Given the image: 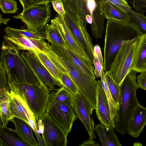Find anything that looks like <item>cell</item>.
Listing matches in <instances>:
<instances>
[{"instance_id": "cell-43", "label": "cell", "mask_w": 146, "mask_h": 146, "mask_svg": "<svg viewBox=\"0 0 146 146\" xmlns=\"http://www.w3.org/2000/svg\"><path fill=\"white\" fill-rule=\"evenodd\" d=\"M94 56L96 57L99 60L101 64L103 66L104 60L100 46L96 44L94 46Z\"/></svg>"}, {"instance_id": "cell-24", "label": "cell", "mask_w": 146, "mask_h": 146, "mask_svg": "<svg viewBox=\"0 0 146 146\" xmlns=\"http://www.w3.org/2000/svg\"><path fill=\"white\" fill-rule=\"evenodd\" d=\"M14 130L0 125V146H28Z\"/></svg>"}, {"instance_id": "cell-48", "label": "cell", "mask_w": 146, "mask_h": 146, "mask_svg": "<svg viewBox=\"0 0 146 146\" xmlns=\"http://www.w3.org/2000/svg\"><path fill=\"white\" fill-rule=\"evenodd\" d=\"M54 0H48V2L49 3L50 2L51 3L52 1H54ZM61 0L62 1V2H63V3L65 2L66 0Z\"/></svg>"}, {"instance_id": "cell-45", "label": "cell", "mask_w": 146, "mask_h": 146, "mask_svg": "<svg viewBox=\"0 0 146 146\" xmlns=\"http://www.w3.org/2000/svg\"><path fill=\"white\" fill-rule=\"evenodd\" d=\"M38 132L39 134H42L44 129V125L42 119H39L36 120Z\"/></svg>"}, {"instance_id": "cell-39", "label": "cell", "mask_w": 146, "mask_h": 146, "mask_svg": "<svg viewBox=\"0 0 146 146\" xmlns=\"http://www.w3.org/2000/svg\"><path fill=\"white\" fill-rule=\"evenodd\" d=\"M52 3L54 10L58 14L64 19L65 12L63 3L61 0H55L52 1Z\"/></svg>"}, {"instance_id": "cell-47", "label": "cell", "mask_w": 146, "mask_h": 146, "mask_svg": "<svg viewBox=\"0 0 146 146\" xmlns=\"http://www.w3.org/2000/svg\"><path fill=\"white\" fill-rule=\"evenodd\" d=\"M10 20L9 19H4L2 17L1 14L0 15V24L3 23L4 25H7L8 21Z\"/></svg>"}, {"instance_id": "cell-34", "label": "cell", "mask_w": 146, "mask_h": 146, "mask_svg": "<svg viewBox=\"0 0 146 146\" xmlns=\"http://www.w3.org/2000/svg\"><path fill=\"white\" fill-rule=\"evenodd\" d=\"M60 78L63 87L72 92L75 96L80 93L74 82L67 73L60 72Z\"/></svg>"}, {"instance_id": "cell-22", "label": "cell", "mask_w": 146, "mask_h": 146, "mask_svg": "<svg viewBox=\"0 0 146 146\" xmlns=\"http://www.w3.org/2000/svg\"><path fill=\"white\" fill-rule=\"evenodd\" d=\"M75 96L64 87L51 91L50 93L45 113L48 112L54 104L59 103H66L74 106Z\"/></svg>"}, {"instance_id": "cell-10", "label": "cell", "mask_w": 146, "mask_h": 146, "mask_svg": "<svg viewBox=\"0 0 146 146\" xmlns=\"http://www.w3.org/2000/svg\"><path fill=\"white\" fill-rule=\"evenodd\" d=\"M42 119L44 129L42 137L45 146H66L67 135L63 129L52 120L48 113L44 114Z\"/></svg>"}, {"instance_id": "cell-3", "label": "cell", "mask_w": 146, "mask_h": 146, "mask_svg": "<svg viewBox=\"0 0 146 146\" xmlns=\"http://www.w3.org/2000/svg\"><path fill=\"white\" fill-rule=\"evenodd\" d=\"M136 73L131 70L120 85V100L118 109L114 118L117 131L123 135L127 133L130 120L138 104L137 90L140 88L136 82Z\"/></svg>"}, {"instance_id": "cell-30", "label": "cell", "mask_w": 146, "mask_h": 146, "mask_svg": "<svg viewBox=\"0 0 146 146\" xmlns=\"http://www.w3.org/2000/svg\"><path fill=\"white\" fill-rule=\"evenodd\" d=\"M7 92L11 101L10 106L13 117H18L29 124L26 115L25 108L23 105L13 96L9 90H7Z\"/></svg>"}, {"instance_id": "cell-19", "label": "cell", "mask_w": 146, "mask_h": 146, "mask_svg": "<svg viewBox=\"0 0 146 146\" xmlns=\"http://www.w3.org/2000/svg\"><path fill=\"white\" fill-rule=\"evenodd\" d=\"M146 125V108L139 103L130 120L127 133L133 137H138Z\"/></svg>"}, {"instance_id": "cell-18", "label": "cell", "mask_w": 146, "mask_h": 146, "mask_svg": "<svg viewBox=\"0 0 146 146\" xmlns=\"http://www.w3.org/2000/svg\"><path fill=\"white\" fill-rule=\"evenodd\" d=\"M60 47L66 56L78 70L88 76L96 79L93 65L90 61L76 54L70 47Z\"/></svg>"}, {"instance_id": "cell-35", "label": "cell", "mask_w": 146, "mask_h": 146, "mask_svg": "<svg viewBox=\"0 0 146 146\" xmlns=\"http://www.w3.org/2000/svg\"><path fill=\"white\" fill-rule=\"evenodd\" d=\"M0 8L4 13L15 14L19 10L15 0H0Z\"/></svg>"}, {"instance_id": "cell-20", "label": "cell", "mask_w": 146, "mask_h": 146, "mask_svg": "<svg viewBox=\"0 0 146 146\" xmlns=\"http://www.w3.org/2000/svg\"><path fill=\"white\" fill-rule=\"evenodd\" d=\"M100 9L107 20L127 23L130 17L127 12H125L114 5L104 0H99Z\"/></svg>"}, {"instance_id": "cell-32", "label": "cell", "mask_w": 146, "mask_h": 146, "mask_svg": "<svg viewBox=\"0 0 146 146\" xmlns=\"http://www.w3.org/2000/svg\"><path fill=\"white\" fill-rule=\"evenodd\" d=\"M100 79L102 85L105 92L108 102L111 117L112 119L114 121V119L116 114L117 111L116 106L110 91L106 79L105 72L103 70L102 71V75Z\"/></svg>"}, {"instance_id": "cell-12", "label": "cell", "mask_w": 146, "mask_h": 146, "mask_svg": "<svg viewBox=\"0 0 146 146\" xmlns=\"http://www.w3.org/2000/svg\"><path fill=\"white\" fill-rule=\"evenodd\" d=\"M14 50L16 81L11 82L32 85H40L42 82L38 78L29 65L21 55L19 51L15 46Z\"/></svg>"}, {"instance_id": "cell-50", "label": "cell", "mask_w": 146, "mask_h": 146, "mask_svg": "<svg viewBox=\"0 0 146 146\" xmlns=\"http://www.w3.org/2000/svg\"></svg>"}, {"instance_id": "cell-8", "label": "cell", "mask_w": 146, "mask_h": 146, "mask_svg": "<svg viewBox=\"0 0 146 146\" xmlns=\"http://www.w3.org/2000/svg\"><path fill=\"white\" fill-rule=\"evenodd\" d=\"M51 118L59 125L68 135L74 122L77 118L74 106L66 103L56 104L48 112Z\"/></svg>"}, {"instance_id": "cell-1", "label": "cell", "mask_w": 146, "mask_h": 146, "mask_svg": "<svg viewBox=\"0 0 146 146\" xmlns=\"http://www.w3.org/2000/svg\"><path fill=\"white\" fill-rule=\"evenodd\" d=\"M143 33L139 27L130 21L125 23L107 20L104 49L103 69L105 72L109 70L119 48L135 41Z\"/></svg>"}, {"instance_id": "cell-14", "label": "cell", "mask_w": 146, "mask_h": 146, "mask_svg": "<svg viewBox=\"0 0 146 146\" xmlns=\"http://www.w3.org/2000/svg\"><path fill=\"white\" fill-rule=\"evenodd\" d=\"M58 27L68 45L76 54L90 61V58L80 45L79 43L65 23L64 19L58 14L51 21Z\"/></svg>"}, {"instance_id": "cell-21", "label": "cell", "mask_w": 146, "mask_h": 146, "mask_svg": "<svg viewBox=\"0 0 146 146\" xmlns=\"http://www.w3.org/2000/svg\"><path fill=\"white\" fill-rule=\"evenodd\" d=\"M10 121L15 125L14 131L23 141L29 146H39L33 136V129L29 124L15 117H13Z\"/></svg>"}, {"instance_id": "cell-40", "label": "cell", "mask_w": 146, "mask_h": 146, "mask_svg": "<svg viewBox=\"0 0 146 146\" xmlns=\"http://www.w3.org/2000/svg\"><path fill=\"white\" fill-rule=\"evenodd\" d=\"M93 65L94 66V73L96 77L98 79L101 77L102 75V71L103 69L102 66L99 62L98 59L95 56H94Z\"/></svg>"}, {"instance_id": "cell-36", "label": "cell", "mask_w": 146, "mask_h": 146, "mask_svg": "<svg viewBox=\"0 0 146 146\" xmlns=\"http://www.w3.org/2000/svg\"><path fill=\"white\" fill-rule=\"evenodd\" d=\"M0 89H5L9 90L8 85L7 73L3 64L0 62Z\"/></svg>"}, {"instance_id": "cell-31", "label": "cell", "mask_w": 146, "mask_h": 146, "mask_svg": "<svg viewBox=\"0 0 146 146\" xmlns=\"http://www.w3.org/2000/svg\"><path fill=\"white\" fill-rule=\"evenodd\" d=\"M105 76L109 89L116 106L117 110L119 108L120 100V86L117 84L106 72Z\"/></svg>"}, {"instance_id": "cell-7", "label": "cell", "mask_w": 146, "mask_h": 146, "mask_svg": "<svg viewBox=\"0 0 146 146\" xmlns=\"http://www.w3.org/2000/svg\"><path fill=\"white\" fill-rule=\"evenodd\" d=\"M136 40L119 48L109 70L106 72L119 85H121L126 76L131 71Z\"/></svg>"}, {"instance_id": "cell-49", "label": "cell", "mask_w": 146, "mask_h": 146, "mask_svg": "<svg viewBox=\"0 0 146 146\" xmlns=\"http://www.w3.org/2000/svg\"><path fill=\"white\" fill-rule=\"evenodd\" d=\"M46 3H48V0H44Z\"/></svg>"}, {"instance_id": "cell-33", "label": "cell", "mask_w": 146, "mask_h": 146, "mask_svg": "<svg viewBox=\"0 0 146 146\" xmlns=\"http://www.w3.org/2000/svg\"><path fill=\"white\" fill-rule=\"evenodd\" d=\"M127 13L130 16L129 21L136 24L141 30L146 33V16L144 14L136 12L131 8L128 9Z\"/></svg>"}, {"instance_id": "cell-26", "label": "cell", "mask_w": 146, "mask_h": 146, "mask_svg": "<svg viewBox=\"0 0 146 146\" xmlns=\"http://www.w3.org/2000/svg\"><path fill=\"white\" fill-rule=\"evenodd\" d=\"M44 33L46 39L50 44L65 48L70 47L54 24H47L45 27Z\"/></svg>"}, {"instance_id": "cell-38", "label": "cell", "mask_w": 146, "mask_h": 146, "mask_svg": "<svg viewBox=\"0 0 146 146\" xmlns=\"http://www.w3.org/2000/svg\"><path fill=\"white\" fill-rule=\"evenodd\" d=\"M104 0L114 5L122 10L128 12V9L131 7L126 0Z\"/></svg>"}, {"instance_id": "cell-41", "label": "cell", "mask_w": 146, "mask_h": 146, "mask_svg": "<svg viewBox=\"0 0 146 146\" xmlns=\"http://www.w3.org/2000/svg\"><path fill=\"white\" fill-rule=\"evenodd\" d=\"M24 10L36 4L46 2L44 0H19Z\"/></svg>"}, {"instance_id": "cell-27", "label": "cell", "mask_w": 146, "mask_h": 146, "mask_svg": "<svg viewBox=\"0 0 146 146\" xmlns=\"http://www.w3.org/2000/svg\"><path fill=\"white\" fill-rule=\"evenodd\" d=\"M7 90L3 88L0 90V125L3 126H7L13 117L11 109V101Z\"/></svg>"}, {"instance_id": "cell-37", "label": "cell", "mask_w": 146, "mask_h": 146, "mask_svg": "<svg viewBox=\"0 0 146 146\" xmlns=\"http://www.w3.org/2000/svg\"><path fill=\"white\" fill-rule=\"evenodd\" d=\"M132 5L135 11L143 14L146 13V0H126Z\"/></svg>"}, {"instance_id": "cell-9", "label": "cell", "mask_w": 146, "mask_h": 146, "mask_svg": "<svg viewBox=\"0 0 146 146\" xmlns=\"http://www.w3.org/2000/svg\"><path fill=\"white\" fill-rule=\"evenodd\" d=\"M20 54L38 78L51 91L57 89L56 86L63 87L42 64L33 51H23Z\"/></svg>"}, {"instance_id": "cell-15", "label": "cell", "mask_w": 146, "mask_h": 146, "mask_svg": "<svg viewBox=\"0 0 146 146\" xmlns=\"http://www.w3.org/2000/svg\"><path fill=\"white\" fill-rule=\"evenodd\" d=\"M15 45L10 41L4 39L1 48L0 62L5 66L8 82L16 81L14 48Z\"/></svg>"}, {"instance_id": "cell-2", "label": "cell", "mask_w": 146, "mask_h": 146, "mask_svg": "<svg viewBox=\"0 0 146 146\" xmlns=\"http://www.w3.org/2000/svg\"><path fill=\"white\" fill-rule=\"evenodd\" d=\"M50 45L51 49L46 54L60 72L69 75L80 92L95 109L98 81L78 70L66 56L60 46L51 44Z\"/></svg>"}, {"instance_id": "cell-28", "label": "cell", "mask_w": 146, "mask_h": 146, "mask_svg": "<svg viewBox=\"0 0 146 146\" xmlns=\"http://www.w3.org/2000/svg\"><path fill=\"white\" fill-rule=\"evenodd\" d=\"M6 36L10 38H28L46 39L45 33L33 32L26 29H19L7 26L4 29Z\"/></svg>"}, {"instance_id": "cell-16", "label": "cell", "mask_w": 146, "mask_h": 146, "mask_svg": "<svg viewBox=\"0 0 146 146\" xmlns=\"http://www.w3.org/2000/svg\"><path fill=\"white\" fill-rule=\"evenodd\" d=\"M4 39L12 42L19 51H32L39 50L45 53L48 52L51 49L50 45L44 39H38L28 38H10L5 36Z\"/></svg>"}, {"instance_id": "cell-17", "label": "cell", "mask_w": 146, "mask_h": 146, "mask_svg": "<svg viewBox=\"0 0 146 146\" xmlns=\"http://www.w3.org/2000/svg\"><path fill=\"white\" fill-rule=\"evenodd\" d=\"M131 70L137 73L146 72V33L140 35L136 40Z\"/></svg>"}, {"instance_id": "cell-11", "label": "cell", "mask_w": 146, "mask_h": 146, "mask_svg": "<svg viewBox=\"0 0 146 146\" xmlns=\"http://www.w3.org/2000/svg\"><path fill=\"white\" fill-rule=\"evenodd\" d=\"M74 106L77 117L80 119L85 127L90 138L95 139L96 137L94 132V123L92 115L94 109L80 93L75 96Z\"/></svg>"}, {"instance_id": "cell-5", "label": "cell", "mask_w": 146, "mask_h": 146, "mask_svg": "<svg viewBox=\"0 0 146 146\" xmlns=\"http://www.w3.org/2000/svg\"><path fill=\"white\" fill-rule=\"evenodd\" d=\"M50 7L49 3L38 4L23 10L13 17L21 21L28 30L44 33L45 27L50 19Z\"/></svg>"}, {"instance_id": "cell-13", "label": "cell", "mask_w": 146, "mask_h": 146, "mask_svg": "<svg viewBox=\"0 0 146 146\" xmlns=\"http://www.w3.org/2000/svg\"><path fill=\"white\" fill-rule=\"evenodd\" d=\"M97 117L100 123L114 128V121L111 117L110 106L105 92L100 80H98L95 109Z\"/></svg>"}, {"instance_id": "cell-44", "label": "cell", "mask_w": 146, "mask_h": 146, "mask_svg": "<svg viewBox=\"0 0 146 146\" xmlns=\"http://www.w3.org/2000/svg\"><path fill=\"white\" fill-rule=\"evenodd\" d=\"M86 1L88 8L92 17L93 12L96 6V0H87Z\"/></svg>"}, {"instance_id": "cell-23", "label": "cell", "mask_w": 146, "mask_h": 146, "mask_svg": "<svg viewBox=\"0 0 146 146\" xmlns=\"http://www.w3.org/2000/svg\"><path fill=\"white\" fill-rule=\"evenodd\" d=\"M113 128L101 123L95 125V130L102 146H121Z\"/></svg>"}, {"instance_id": "cell-29", "label": "cell", "mask_w": 146, "mask_h": 146, "mask_svg": "<svg viewBox=\"0 0 146 146\" xmlns=\"http://www.w3.org/2000/svg\"><path fill=\"white\" fill-rule=\"evenodd\" d=\"M46 68L52 76L63 87L60 78V72L46 54L39 50L35 49L33 50Z\"/></svg>"}, {"instance_id": "cell-4", "label": "cell", "mask_w": 146, "mask_h": 146, "mask_svg": "<svg viewBox=\"0 0 146 146\" xmlns=\"http://www.w3.org/2000/svg\"><path fill=\"white\" fill-rule=\"evenodd\" d=\"M9 91L26 103L37 120L46 111L49 95L51 91L42 82L32 85L15 82H8Z\"/></svg>"}, {"instance_id": "cell-46", "label": "cell", "mask_w": 146, "mask_h": 146, "mask_svg": "<svg viewBox=\"0 0 146 146\" xmlns=\"http://www.w3.org/2000/svg\"><path fill=\"white\" fill-rule=\"evenodd\" d=\"M93 139L90 138L89 140H86L84 141L82 144L80 146H99V145L94 141Z\"/></svg>"}, {"instance_id": "cell-6", "label": "cell", "mask_w": 146, "mask_h": 146, "mask_svg": "<svg viewBox=\"0 0 146 146\" xmlns=\"http://www.w3.org/2000/svg\"><path fill=\"white\" fill-rule=\"evenodd\" d=\"M65 12L66 23L93 64L94 46L87 31L86 19L78 13L67 10Z\"/></svg>"}, {"instance_id": "cell-42", "label": "cell", "mask_w": 146, "mask_h": 146, "mask_svg": "<svg viewBox=\"0 0 146 146\" xmlns=\"http://www.w3.org/2000/svg\"><path fill=\"white\" fill-rule=\"evenodd\" d=\"M136 80L140 88L146 90V72L140 73L137 76Z\"/></svg>"}, {"instance_id": "cell-25", "label": "cell", "mask_w": 146, "mask_h": 146, "mask_svg": "<svg viewBox=\"0 0 146 146\" xmlns=\"http://www.w3.org/2000/svg\"><path fill=\"white\" fill-rule=\"evenodd\" d=\"M96 1V6L92 13V21L90 27L92 36L97 40L101 38L103 35L104 22L106 18L100 9L99 0Z\"/></svg>"}]
</instances>
